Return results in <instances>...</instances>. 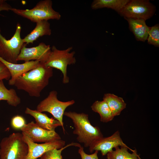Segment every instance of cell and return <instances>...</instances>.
<instances>
[{
  "instance_id": "1",
  "label": "cell",
  "mask_w": 159,
  "mask_h": 159,
  "mask_svg": "<svg viewBox=\"0 0 159 159\" xmlns=\"http://www.w3.org/2000/svg\"><path fill=\"white\" fill-rule=\"evenodd\" d=\"M53 75V68L40 62L36 67L17 78L14 85L18 90L27 92L30 96L39 97L42 91L49 84Z\"/></svg>"
},
{
  "instance_id": "2",
  "label": "cell",
  "mask_w": 159,
  "mask_h": 159,
  "mask_svg": "<svg viewBox=\"0 0 159 159\" xmlns=\"http://www.w3.org/2000/svg\"><path fill=\"white\" fill-rule=\"evenodd\" d=\"M64 115L72 120L74 127L73 133L77 135L78 141L85 147H90L104 137L100 128L91 124L88 114L68 111L65 112Z\"/></svg>"
},
{
  "instance_id": "3",
  "label": "cell",
  "mask_w": 159,
  "mask_h": 159,
  "mask_svg": "<svg viewBox=\"0 0 159 159\" xmlns=\"http://www.w3.org/2000/svg\"><path fill=\"white\" fill-rule=\"evenodd\" d=\"M28 151L22 134L13 133L1 141L0 159H26Z\"/></svg>"
},
{
  "instance_id": "4",
  "label": "cell",
  "mask_w": 159,
  "mask_h": 159,
  "mask_svg": "<svg viewBox=\"0 0 159 159\" xmlns=\"http://www.w3.org/2000/svg\"><path fill=\"white\" fill-rule=\"evenodd\" d=\"M51 0L39 1L31 9H22L13 8L11 11L15 14L27 19L34 22L50 19L59 20L61 18L60 13L52 8Z\"/></svg>"
},
{
  "instance_id": "5",
  "label": "cell",
  "mask_w": 159,
  "mask_h": 159,
  "mask_svg": "<svg viewBox=\"0 0 159 159\" xmlns=\"http://www.w3.org/2000/svg\"><path fill=\"white\" fill-rule=\"evenodd\" d=\"M72 47L64 50H59L54 46L51 47V51L45 64L47 67L57 69L61 71L63 75L62 82L64 84L69 83V78L67 75L68 65L74 64L76 59L74 51L71 52Z\"/></svg>"
},
{
  "instance_id": "6",
  "label": "cell",
  "mask_w": 159,
  "mask_h": 159,
  "mask_svg": "<svg viewBox=\"0 0 159 159\" xmlns=\"http://www.w3.org/2000/svg\"><path fill=\"white\" fill-rule=\"evenodd\" d=\"M21 29L20 24L17 23L14 35L7 39L1 34L0 28V57L9 62L17 63V58L25 44L21 37Z\"/></svg>"
},
{
  "instance_id": "7",
  "label": "cell",
  "mask_w": 159,
  "mask_h": 159,
  "mask_svg": "<svg viewBox=\"0 0 159 159\" xmlns=\"http://www.w3.org/2000/svg\"><path fill=\"white\" fill-rule=\"evenodd\" d=\"M57 95L56 91H51L47 97L37 105L36 110L42 112H47L52 115L54 118L61 123L65 133L63 121L65 111L68 107L74 104L75 102L74 100L66 102L60 101L57 98Z\"/></svg>"
},
{
  "instance_id": "8",
  "label": "cell",
  "mask_w": 159,
  "mask_h": 159,
  "mask_svg": "<svg viewBox=\"0 0 159 159\" xmlns=\"http://www.w3.org/2000/svg\"><path fill=\"white\" fill-rule=\"evenodd\" d=\"M156 11L155 6L148 0H131L120 14L124 18L143 19L152 17Z\"/></svg>"
},
{
  "instance_id": "9",
  "label": "cell",
  "mask_w": 159,
  "mask_h": 159,
  "mask_svg": "<svg viewBox=\"0 0 159 159\" xmlns=\"http://www.w3.org/2000/svg\"><path fill=\"white\" fill-rule=\"evenodd\" d=\"M20 130L23 135L35 143H46L61 140L60 136L55 130L42 128L33 121L26 124Z\"/></svg>"
},
{
  "instance_id": "10",
  "label": "cell",
  "mask_w": 159,
  "mask_h": 159,
  "mask_svg": "<svg viewBox=\"0 0 159 159\" xmlns=\"http://www.w3.org/2000/svg\"><path fill=\"white\" fill-rule=\"evenodd\" d=\"M26 45L25 44L21 48L17 61L37 60L44 63L46 62L51 51V47L49 45L41 42L37 46L30 48L26 47Z\"/></svg>"
},
{
  "instance_id": "11",
  "label": "cell",
  "mask_w": 159,
  "mask_h": 159,
  "mask_svg": "<svg viewBox=\"0 0 159 159\" xmlns=\"http://www.w3.org/2000/svg\"><path fill=\"white\" fill-rule=\"evenodd\" d=\"M23 139L27 144L28 151L26 159H37L46 152L53 149H60L65 146V142L58 140L49 142L38 144L31 140L23 134Z\"/></svg>"
},
{
  "instance_id": "12",
  "label": "cell",
  "mask_w": 159,
  "mask_h": 159,
  "mask_svg": "<svg viewBox=\"0 0 159 159\" xmlns=\"http://www.w3.org/2000/svg\"><path fill=\"white\" fill-rule=\"evenodd\" d=\"M127 146L123 142L119 131L115 132L111 136L103 137L89 147L90 153L94 151H100L102 156H105L117 146Z\"/></svg>"
},
{
  "instance_id": "13",
  "label": "cell",
  "mask_w": 159,
  "mask_h": 159,
  "mask_svg": "<svg viewBox=\"0 0 159 159\" xmlns=\"http://www.w3.org/2000/svg\"><path fill=\"white\" fill-rule=\"evenodd\" d=\"M0 61L5 65L10 73L11 78L9 80L8 84L10 85H14L17 78L36 67L40 62L38 61L32 60L21 64L13 63L6 61L0 57Z\"/></svg>"
},
{
  "instance_id": "14",
  "label": "cell",
  "mask_w": 159,
  "mask_h": 159,
  "mask_svg": "<svg viewBox=\"0 0 159 159\" xmlns=\"http://www.w3.org/2000/svg\"><path fill=\"white\" fill-rule=\"evenodd\" d=\"M25 113L33 117L35 120L36 124L44 129L54 131L57 127H62L58 121L54 118L49 117L46 114L39 112L36 110H33L27 107Z\"/></svg>"
},
{
  "instance_id": "15",
  "label": "cell",
  "mask_w": 159,
  "mask_h": 159,
  "mask_svg": "<svg viewBox=\"0 0 159 159\" xmlns=\"http://www.w3.org/2000/svg\"><path fill=\"white\" fill-rule=\"evenodd\" d=\"M128 22L130 30L136 39L145 42L148 38L150 27L147 26L143 19L125 18Z\"/></svg>"
},
{
  "instance_id": "16",
  "label": "cell",
  "mask_w": 159,
  "mask_h": 159,
  "mask_svg": "<svg viewBox=\"0 0 159 159\" xmlns=\"http://www.w3.org/2000/svg\"><path fill=\"white\" fill-rule=\"evenodd\" d=\"M35 28L24 38V43L27 44H32L40 37L45 35L50 36L52 34L50 24L47 21H41L36 23Z\"/></svg>"
},
{
  "instance_id": "17",
  "label": "cell",
  "mask_w": 159,
  "mask_h": 159,
  "mask_svg": "<svg viewBox=\"0 0 159 159\" xmlns=\"http://www.w3.org/2000/svg\"><path fill=\"white\" fill-rule=\"evenodd\" d=\"M115 148L107 154V159H141L136 149L133 150L128 146H117Z\"/></svg>"
},
{
  "instance_id": "18",
  "label": "cell",
  "mask_w": 159,
  "mask_h": 159,
  "mask_svg": "<svg viewBox=\"0 0 159 159\" xmlns=\"http://www.w3.org/2000/svg\"><path fill=\"white\" fill-rule=\"evenodd\" d=\"M129 0H94L92 2V9L103 8L111 9L120 14Z\"/></svg>"
},
{
  "instance_id": "19",
  "label": "cell",
  "mask_w": 159,
  "mask_h": 159,
  "mask_svg": "<svg viewBox=\"0 0 159 159\" xmlns=\"http://www.w3.org/2000/svg\"><path fill=\"white\" fill-rule=\"evenodd\" d=\"M103 100L108 105L114 117L120 115L126 107V104L123 98L112 94H105Z\"/></svg>"
},
{
  "instance_id": "20",
  "label": "cell",
  "mask_w": 159,
  "mask_h": 159,
  "mask_svg": "<svg viewBox=\"0 0 159 159\" xmlns=\"http://www.w3.org/2000/svg\"><path fill=\"white\" fill-rule=\"evenodd\" d=\"M6 101L9 105L16 107L21 102L20 98L15 90L13 88L8 89L5 86L3 80L0 81V101Z\"/></svg>"
},
{
  "instance_id": "21",
  "label": "cell",
  "mask_w": 159,
  "mask_h": 159,
  "mask_svg": "<svg viewBox=\"0 0 159 159\" xmlns=\"http://www.w3.org/2000/svg\"><path fill=\"white\" fill-rule=\"evenodd\" d=\"M91 108L93 111L99 114L100 120L103 122H110L114 117L108 105L103 100L95 101L91 106Z\"/></svg>"
},
{
  "instance_id": "22",
  "label": "cell",
  "mask_w": 159,
  "mask_h": 159,
  "mask_svg": "<svg viewBox=\"0 0 159 159\" xmlns=\"http://www.w3.org/2000/svg\"><path fill=\"white\" fill-rule=\"evenodd\" d=\"M72 146L79 148L81 145L77 143H72L60 149H54L49 150L43 154L40 159H63L62 155V151L66 148Z\"/></svg>"
},
{
  "instance_id": "23",
  "label": "cell",
  "mask_w": 159,
  "mask_h": 159,
  "mask_svg": "<svg viewBox=\"0 0 159 159\" xmlns=\"http://www.w3.org/2000/svg\"><path fill=\"white\" fill-rule=\"evenodd\" d=\"M148 44L159 47V25L157 24L150 27L147 39Z\"/></svg>"
},
{
  "instance_id": "24",
  "label": "cell",
  "mask_w": 159,
  "mask_h": 159,
  "mask_svg": "<svg viewBox=\"0 0 159 159\" xmlns=\"http://www.w3.org/2000/svg\"><path fill=\"white\" fill-rule=\"evenodd\" d=\"M11 125L13 129L15 130H20L26 124L25 120L22 116L17 115L11 119Z\"/></svg>"
},
{
  "instance_id": "25",
  "label": "cell",
  "mask_w": 159,
  "mask_h": 159,
  "mask_svg": "<svg viewBox=\"0 0 159 159\" xmlns=\"http://www.w3.org/2000/svg\"><path fill=\"white\" fill-rule=\"evenodd\" d=\"M11 78L10 73L5 65L0 61V81L4 80H9Z\"/></svg>"
},
{
  "instance_id": "26",
  "label": "cell",
  "mask_w": 159,
  "mask_h": 159,
  "mask_svg": "<svg viewBox=\"0 0 159 159\" xmlns=\"http://www.w3.org/2000/svg\"><path fill=\"white\" fill-rule=\"evenodd\" d=\"M79 148L78 152L81 159H99L97 155L98 151H95L93 153L88 154L85 152L82 146H81Z\"/></svg>"
},
{
  "instance_id": "27",
  "label": "cell",
  "mask_w": 159,
  "mask_h": 159,
  "mask_svg": "<svg viewBox=\"0 0 159 159\" xmlns=\"http://www.w3.org/2000/svg\"><path fill=\"white\" fill-rule=\"evenodd\" d=\"M13 8L6 2L4 4L0 6V12L3 11H9L11 10ZM0 15H2L0 14Z\"/></svg>"
},
{
  "instance_id": "28",
  "label": "cell",
  "mask_w": 159,
  "mask_h": 159,
  "mask_svg": "<svg viewBox=\"0 0 159 159\" xmlns=\"http://www.w3.org/2000/svg\"><path fill=\"white\" fill-rule=\"evenodd\" d=\"M6 2L5 0H0V6L5 4Z\"/></svg>"
}]
</instances>
